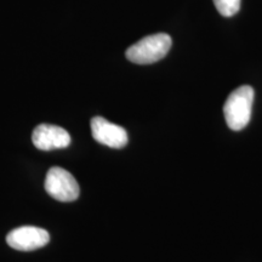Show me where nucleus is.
I'll return each mask as SVG.
<instances>
[{
    "mask_svg": "<svg viewBox=\"0 0 262 262\" xmlns=\"http://www.w3.org/2000/svg\"><path fill=\"white\" fill-rule=\"evenodd\" d=\"M254 89L249 85H243L229 94L224 106L226 123L229 129L243 130L250 122L254 103Z\"/></svg>",
    "mask_w": 262,
    "mask_h": 262,
    "instance_id": "f257e3e1",
    "label": "nucleus"
},
{
    "mask_svg": "<svg viewBox=\"0 0 262 262\" xmlns=\"http://www.w3.org/2000/svg\"><path fill=\"white\" fill-rule=\"evenodd\" d=\"M171 37L166 33H157L141 39L127 49L125 55L130 62L136 64H150L162 60L171 48Z\"/></svg>",
    "mask_w": 262,
    "mask_h": 262,
    "instance_id": "f03ea898",
    "label": "nucleus"
},
{
    "mask_svg": "<svg viewBox=\"0 0 262 262\" xmlns=\"http://www.w3.org/2000/svg\"><path fill=\"white\" fill-rule=\"evenodd\" d=\"M6 242L12 249L19 251H33L45 247L50 242L48 231L33 226H24L12 229L6 235Z\"/></svg>",
    "mask_w": 262,
    "mask_h": 262,
    "instance_id": "20e7f679",
    "label": "nucleus"
},
{
    "mask_svg": "<svg viewBox=\"0 0 262 262\" xmlns=\"http://www.w3.org/2000/svg\"><path fill=\"white\" fill-rule=\"evenodd\" d=\"M91 133L96 142L111 148H123L127 145L126 130L108 122L102 117H95L91 119Z\"/></svg>",
    "mask_w": 262,
    "mask_h": 262,
    "instance_id": "39448f33",
    "label": "nucleus"
},
{
    "mask_svg": "<svg viewBox=\"0 0 262 262\" xmlns=\"http://www.w3.org/2000/svg\"><path fill=\"white\" fill-rule=\"evenodd\" d=\"M45 189L52 198L60 202H73L79 196V185L67 170L54 166L45 179Z\"/></svg>",
    "mask_w": 262,
    "mask_h": 262,
    "instance_id": "7ed1b4c3",
    "label": "nucleus"
},
{
    "mask_svg": "<svg viewBox=\"0 0 262 262\" xmlns=\"http://www.w3.org/2000/svg\"><path fill=\"white\" fill-rule=\"evenodd\" d=\"M214 4L224 17H232L241 9V0H214Z\"/></svg>",
    "mask_w": 262,
    "mask_h": 262,
    "instance_id": "0eeeda50",
    "label": "nucleus"
},
{
    "mask_svg": "<svg viewBox=\"0 0 262 262\" xmlns=\"http://www.w3.org/2000/svg\"><path fill=\"white\" fill-rule=\"evenodd\" d=\"M33 145L41 150L66 148L71 145V136L64 129L50 124H40L32 135Z\"/></svg>",
    "mask_w": 262,
    "mask_h": 262,
    "instance_id": "423d86ee",
    "label": "nucleus"
}]
</instances>
